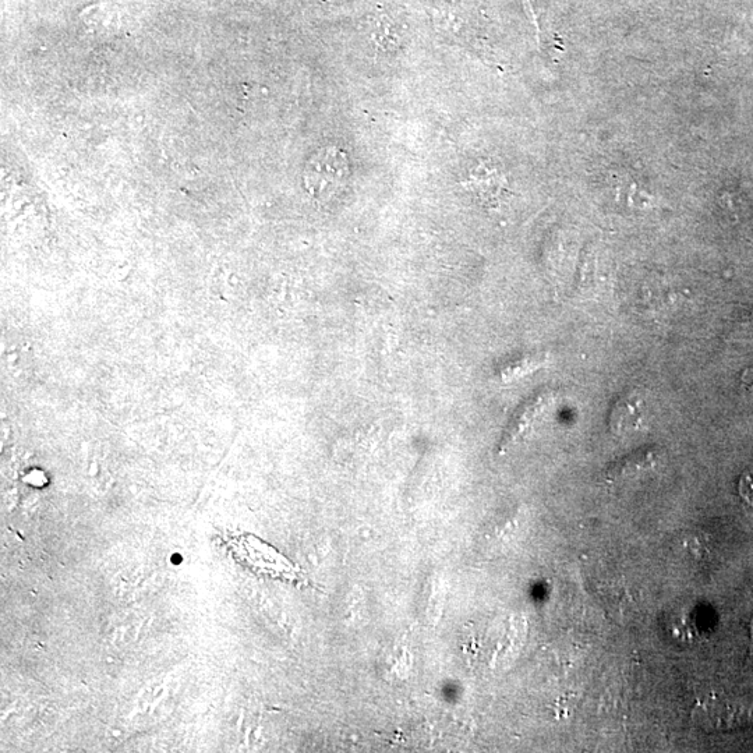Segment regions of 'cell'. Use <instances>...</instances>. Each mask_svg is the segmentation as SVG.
I'll list each match as a JSON object with an SVG mask.
<instances>
[{
  "label": "cell",
  "mask_w": 753,
  "mask_h": 753,
  "mask_svg": "<svg viewBox=\"0 0 753 753\" xmlns=\"http://www.w3.org/2000/svg\"><path fill=\"white\" fill-rule=\"evenodd\" d=\"M349 176L348 159L337 148H323L307 161L304 168V186L318 200L330 199L342 189Z\"/></svg>",
  "instance_id": "obj_1"
},
{
  "label": "cell",
  "mask_w": 753,
  "mask_h": 753,
  "mask_svg": "<svg viewBox=\"0 0 753 753\" xmlns=\"http://www.w3.org/2000/svg\"><path fill=\"white\" fill-rule=\"evenodd\" d=\"M694 720L707 731H727L753 723V705L709 703L696 707Z\"/></svg>",
  "instance_id": "obj_2"
},
{
  "label": "cell",
  "mask_w": 753,
  "mask_h": 753,
  "mask_svg": "<svg viewBox=\"0 0 753 753\" xmlns=\"http://www.w3.org/2000/svg\"><path fill=\"white\" fill-rule=\"evenodd\" d=\"M551 401H553V397L550 394H543L533 398L532 401L526 402L516 412L514 419L509 423L508 429L505 430L504 437H502L500 443V450H507L509 445L514 444L535 423L537 417L542 415L544 409L549 408Z\"/></svg>",
  "instance_id": "obj_3"
},
{
  "label": "cell",
  "mask_w": 753,
  "mask_h": 753,
  "mask_svg": "<svg viewBox=\"0 0 753 753\" xmlns=\"http://www.w3.org/2000/svg\"><path fill=\"white\" fill-rule=\"evenodd\" d=\"M643 422H645L643 402L635 395H629V397L615 402L613 408H611L610 419H608L611 430L617 434L639 430Z\"/></svg>",
  "instance_id": "obj_4"
},
{
  "label": "cell",
  "mask_w": 753,
  "mask_h": 753,
  "mask_svg": "<svg viewBox=\"0 0 753 753\" xmlns=\"http://www.w3.org/2000/svg\"><path fill=\"white\" fill-rule=\"evenodd\" d=\"M659 448H643L634 452L620 461L611 463L607 469L606 476L610 480L622 479V477L638 475L641 472H648L656 468L660 461Z\"/></svg>",
  "instance_id": "obj_5"
},
{
  "label": "cell",
  "mask_w": 753,
  "mask_h": 753,
  "mask_svg": "<svg viewBox=\"0 0 753 753\" xmlns=\"http://www.w3.org/2000/svg\"><path fill=\"white\" fill-rule=\"evenodd\" d=\"M547 362L546 357H530V359H523L521 362L509 367L505 377L515 378L522 376V374L529 373V371L536 370L537 367H542Z\"/></svg>",
  "instance_id": "obj_6"
},
{
  "label": "cell",
  "mask_w": 753,
  "mask_h": 753,
  "mask_svg": "<svg viewBox=\"0 0 753 753\" xmlns=\"http://www.w3.org/2000/svg\"><path fill=\"white\" fill-rule=\"evenodd\" d=\"M740 494L753 507V469L741 477Z\"/></svg>",
  "instance_id": "obj_7"
},
{
  "label": "cell",
  "mask_w": 753,
  "mask_h": 753,
  "mask_svg": "<svg viewBox=\"0 0 753 753\" xmlns=\"http://www.w3.org/2000/svg\"><path fill=\"white\" fill-rule=\"evenodd\" d=\"M742 383H744L747 390L753 395V369L745 371L744 377H742Z\"/></svg>",
  "instance_id": "obj_8"
},
{
  "label": "cell",
  "mask_w": 753,
  "mask_h": 753,
  "mask_svg": "<svg viewBox=\"0 0 753 753\" xmlns=\"http://www.w3.org/2000/svg\"><path fill=\"white\" fill-rule=\"evenodd\" d=\"M742 328H744V331L748 332V334L753 335V316L742 323Z\"/></svg>",
  "instance_id": "obj_9"
}]
</instances>
